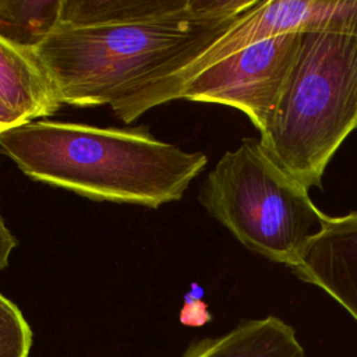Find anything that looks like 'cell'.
Returning <instances> with one entry per match:
<instances>
[{"label": "cell", "instance_id": "1", "mask_svg": "<svg viewBox=\"0 0 357 357\" xmlns=\"http://www.w3.org/2000/svg\"><path fill=\"white\" fill-rule=\"evenodd\" d=\"M0 152L29 178L95 201L158 208L180 201L205 169L187 152L142 128H102L32 120L0 135Z\"/></svg>", "mask_w": 357, "mask_h": 357}, {"label": "cell", "instance_id": "2", "mask_svg": "<svg viewBox=\"0 0 357 357\" xmlns=\"http://www.w3.org/2000/svg\"><path fill=\"white\" fill-rule=\"evenodd\" d=\"M236 17L71 26L33 52L61 105H113L202 53Z\"/></svg>", "mask_w": 357, "mask_h": 357}, {"label": "cell", "instance_id": "3", "mask_svg": "<svg viewBox=\"0 0 357 357\" xmlns=\"http://www.w3.org/2000/svg\"><path fill=\"white\" fill-rule=\"evenodd\" d=\"M357 128V33L303 32L278 105L259 132L266 153L308 190Z\"/></svg>", "mask_w": 357, "mask_h": 357}, {"label": "cell", "instance_id": "4", "mask_svg": "<svg viewBox=\"0 0 357 357\" xmlns=\"http://www.w3.org/2000/svg\"><path fill=\"white\" fill-rule=\"evenodd\" d=\"M308 191L258 138H243L209 172L198 201L247 250L293 268L326 218Z\"/></svg>", "mask_w": 357, "mask_h": 357}, {"label": "cell", "instance_id": "5", "mask_svg": "<svg viewBox=\"0 0 357 357\" xmlns=\"http://www.w3.org/2000/svg\"><path fill=\"white\" fill-rule=\"evenodd\" d=\"M301 33H287L247 46L206 47L192 61L112 105L114 114L132 123L149 109L187 99L237 109L261 132L282 95L297 56Z\"/></svg>", "mask_w": 357, "mask_h": 357}, {"label": "cell", "instance_id": "6", "mask_svg": "<svg viewBox=\"0 0 357 357\" xmlns=\"http://www.w3.org/2000/svg\"><path fill=\"white\" fill-rule=\"evenodd\" d=\"M291 271L301 282L326 293L357 322V211L326 215Z\"/></svg>", "mask_w": 357, "mask_h": 357}, {"label": "cell", "instance_id": "7", "mask_svg": "<svg viewBox=\"0 0 357 357\" xmlns=\"http://www.w3.org/2000/svg\"><path fill=\"white\" fill-rule=\"evenodd\" d=\"M255 0H63L60 24L71 26L236 17Z\"/></svg>", "mask_w": 357, "mask_h": 357}, {"label": "cell", "instance_id": "8", "mask_svg": "<svg viewBox=\"0 0 357 357\" xmlns=\"http://www.w3.org/2000/svg\"><path fill=\"white\" fill-rule=\"evenodd\" d=\"M183 357H305L291 325L268 315L244 319L229 332L192 342Z\"/></svg>", "mask_w": 357, "mask_h": 357}, {"label": "cell", "instance_id": "9", "mask_svg": "<svg viewBox=\"0 0 357 357\" xmlns=\"http://www.w3.org/2000/svg\"><path fill=\"white\" fill-rule=\"evenodd\" d=\"M0 100L26 121L52 116L61 106L35 56L1 36Z\"/></svg>", "mask_w": 357, "mask_h": 357}, {"label": "cell", "instance_id": "10", "mask_svg": "<svg viewBox=\"0 0 357 357\" xmlns=\"http://www.w3.org/2000/svg\"><path fill=\"white\" fill-rule=\"evenodd\" d=\"M61 7L63 0H0V36L32 53L60 25Z\"/></svg>", "mask_w": 357, "mask_h": 357}, {"label": "cell", "instance_id": "11", "mask_svg": "<svg viewBox=\"0 0 357 357\" xmlns=\"http://www.w3.org/2000/svg\"><path fill=\"white\" fill-rule=\"evenodd\" d=\"M32 331L21 310L0 293V357H29Z\"/></svg>", "mask_w": 357, "mask_h": 357}, {"label": "cell", "instance_id": "12", "mask_svg": "<svg viewBox=\"0 0 357 357\" xmlns=\"http://www.w3.org/2000/svg\"><path fill=\"white\" fill-rule=\"evenodd\" d=\"M17 244H18V240L10 231V229L6 226V222L0 216V271L8 266L10 255L17 247Z\"/></svg>", "mask_w": 357, "mask_h": 357}, {"label": "cell", "instance_id": "13", "mask_svg": "<svg viewBox=\"0 0 357 357\" xmlns=\"http://www.w3.org/2000/svg\"><path fill=\"white\" fill-rule=\"evenodd\" d=\"M24 123H26V120L22 116H20L0 100V135Z\"/></svg>", "mask_w": 357, "mask_h": 357}]
</instances>
